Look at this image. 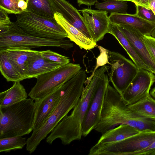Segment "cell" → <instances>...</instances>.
Listing matches in <instances>:
<instances>
[{
    "mask_svg": "<svg viewBox=\"0 0 155 155\" xmlns=\"http://www.w3.org/2000/svg\"></svg>",
    "mask_w": 155,
    "mask_h": 155,
    "instance_id": "bcb514c9",
    "label": "cell"
},
{
    "mask_svg": "<svg viewBox=\"0 0 155 155\" xmlns=\"http://www.w3.org/2000/svg\"><path fill=\"white\" fill-rule=\"evenodd\" d=\"M82 14L86 25L93 40H102L108 33L110 21L107 13L104 11L84 8L79 10Z\"/></svg>",
    "mask_w": 155,
    "mask_h": 155,
    "instance_id": "7c38bea8",
    "label": "cell"
},
{
    "mask_svg": "<svg viewBox=\"0 0 155 155\" xmlns=\"http://www.w3.org/2000/svg\"><path fill=\"white\" fill-rule=\"evenodd\" d=\"M16 17V23L31 35L58 39L68 38L67 33L55 18L44 17L26 10Z\"/></svg>",
    "mask_w": 155,
    "mask_h": 155,
    "instance_id": "52a82bcc",
    "label": "cell"
},
{
    "mask_svg": "<svg viewBox=\"0 0 155 155\" xmlns=\"http://www.w3.org/2000/svg\"><path fill=\"white\" fill-rule=\"evenodd\" d=\"M27 93L20 81L14 82L10 88L0 93V108L8 107L27 99Z\"/></svg>",
    "mask_w": 155,
    "mask_h": 155,
    "instance_id": "7402d4cb",
    "label": "cell"
},
{
    "mask_svg": "<svg viewBox=\"0 0 155 155\" xmlns=\"http://www.w3.org/2000/svg\"><path fill=\"white\" fill-rule=\"evenodd\" d=\"M155 141V130H146L123 140L89 151V155H133Z\"/></svg>",
    "mask_w": 155,
    "mask_h": 155,
    "instance_id": "ba28073f",
    "label": "cell"
},
{
    "mask_svg": "<svg viewBox=\"0 0 155 155\" xmlns=\"http://www.w3.org/2000/svg\"><path fill=\"white\" fill-rule=\"evenodd\" d=\"M63 85L51 94L35 101V114L33 131L44 124L59 102L63 93Z\"/></svg>",
    "mask_w": 155,
    "mask_h": 155,
    "instance_id": "4fadbf2b",
    "label": "cell"
},
{
    "mask_svg": "<svg viewBox=\"0 0 155 155\" xmlns=\"http://www.w3.org/2000/svg\"><path fill=\"white\" fill-rule=\"evenodd\" d=\"M150 0H134L132 1L135 5H139L149 8Z\"/></svg>",
    "mask_w": 155,
    "mask_h": 155,
    "instance_id": "d590c367",
    "label": "cell"
},
{
    "mask_svg": "<svg viewBox=\"0 0 155 155\" xmlns=\"http://www.w3.org/2000/svg\"><path fill=\"white\" fill-rule=\"evenodd\" d=\"M98 48L100 54L96 58V65L91 74L90 77L86 78L84 82L85 84L90 82L95 72L99 67L103 66L107 64H110L108 54L109 51L101 46H98Z\"/></svg>",
    "mask_w": 155,
    "mask_h": 155,
    "instance_id": "83f0119b",
    "label": "cell"
},
{
    "mask_svg": "<svg viewBox=\"0 0 155 155\" xmlns=\"http://www.w3.org/2000/svg\"><path fill=\"white\" fill-rule=\"evenodd\" d=\"M108 54L109 81L120 95L135 76L138 69L134 63L118 52L109 51Z\"/></svg>",
    "mask_w": 155,
    "mask_h": 155,
    "instance_id": "9c48e42d",
    "label": "cell"
},
{
    "mask_svg": "<svg viewBox=\"0 0 155 155\" xmlns=\"http://www.w3.org/2000/svg\"><path fill=\"white\" fill-rule=\"evenodd\" d=\"M150 155H155V149L153 150Z\"/></svg>",
    "mask_w": 155,
    "mask_h": 155,
    "instance_id": "60d3db41",
    "label": "cell"
},
{
    "mask_svg": "<svg viewBox=\"0 0 155 155\" xmlns=\"http://www.w3.org/2000/svg\"><path fill=\"white\" fill-rule=\"evenodd\" d=\"M28 6V3L25 0H20L18 3V7L23 11L26 10Z\"/></svg>",
    "mask_w": 155,
    "mask_h": 155,
    "instance_id": "8d00e7d4",
    "label": "cell"
},
{
    "mask_svg": "<svg viewBox=\"0 0 155 155\" xmlns=\"http://www.w3.org/2000/svg\"><path fill=\"white\" fill-rule=\"evenodd\" d=\"M143 39L148 51L155 60V38L150 35H143Z\"/></svg>",
    "mask_w": 155,
    "mask_h": 155,
    "instance_id": "1f68e13d",
    "label": "cell"
},
{
    "mask_svg": "<svg viewBox=\"0 0 155 155\" xmlns=\"http://www.w3.org/2000/svg\"><path fill=\"white\" fill-rule=\"evenodd\" d=\"M109 69V66L104 65L96 71L90 82L85 84L81 97L71 114L65 116L47 137V143L51 144L59 138L62 144L67 145L81 139L82 123L98 83Z\"/></svg>",
    "mask_w": 155,
    "mask_h": 155,
    "instance_id": "6da1fadb",
    "label": "cell"
},
{
    "mask_svg": "<svg viewBox=\"0 0 155 155\" xmlns=\"http://www.w3.org/2000/svg\"><path fill=\"white\" fill-rule=\"evenodd\" d=\"M54 18L58 23L64 30L70 41L74 42L81 49L89 50L94 48L97 43L90 39L76 28L69 23L58 12L54 14Z\"/></svg>",
    "mask_w": 155,
    "mask_h": 155,
    "instance_id": "ac0fdd59",
    "label": "cell"
},
{
    "mask_svg": "<svg viewBox=\"0 0 155 155\" xmlns=\"http://www.w3.org/2000/svg\"><path fill=\"white\" fill-rule=\"evenodd\" d=\"M108 17L110 23L118 25H124L131 26L144 35H150L155 27V23L144 20L135 14L111 13Z\"/></svg>",
    "mask_w": 155,
    "mask_h": 155,
    "instance_id": "2e32d148",
    "label": "cell"
},
{
    "mask_svg": "<svg viewBox=\"0 0 155 155\" xmlns=\"http://www.w3.org/2000/svg\"><path fill=\"white\" fill-rule=\"evenodd\" d=\"M86 77L85 71L81 69L63 85L62 94L57 105L43 126L38 130L33 131L27 139L26 150L30 153L35 151L41 141L75 107L81 95Z\"/></svg>",
    "mask_w": 155,
    "mask_h": 155,
    "instance_id": "7a4b0ae2",
    "label": "cell"
},
{
    "mask_svg": "<svg viewBox=\"0 0 155 155\" xmlns=\"http://www.w3.org/2000/svg\"><path fill=\"white\" fill-rule=\"evenodd\" d=\"M98 0H77L78 5H84L88 6H91L95 4Z\"/></svg>",
    "mask_w": 155,
    "mask_h": 155,
    "instance_id": "e575fe53",
    "label": "cell"
},
{
    "mask_svg": "<svg viewBox=\"0 0 155 155\" xmlns=\"http://www.w3.org/2000/svg\"><path fill=\"white\" fill-rule=\"evenodd\" d=\"M71 41L44 38L34 36L24 31L15 22H11L0 31V51L10 48L29 49L44 47H58L65 50L72 48Z\"/></svg>",
    "mask_w": 155,
    "mask_h": 155,
    "instance_id": "5b68a950",
    "label": "cell"
},
{
    "mask_svg": "<svg viewBox=\"0 0 155 155\" xmlns=\"http://www.w3.org/2000/svg\"><path fill=\"white\" fill-rule=\"evenodd\" d=\"M42 57L36 51L31 56L28 62V67L25 79L36 78L38 76L62 66Z\"/></svg>",
    "mask_w": 155,
    "mask_h": 155,
    "instance_id": "d6986e66",
    "label": "cell"
},
{
    "mask_svg": "<svg viewBox=\"0 0 155 155\" xmlns=\"http://www.w3.org/2000/svg\"><path fill=\"white\" fill-rule=\"evenodd\" d=\"M132 110L146 117L155 119V99L149 95L132 104L128 105Z\"/></svg>",
    "mask_w": 155,
    "mask_h": 155,
    "instance_id": "d4e9b609",
    "label": "cell"
},
{
    "mask_svg": "<svg viewBox=\"0 0 155 155\" xmlns=\"http://www.w3.org/2000/svg\"><path fill=\"white\" fill-rule=\"evenodd\" d=\"M119 0L120 1H130L132 2L134 0Z\"/></svg>",
    "mask_w": 155,
    "mask_h": 155,
    "instance_id": "b9f144b4",
    "label": "cell"
},
{
    "mask_svg": "<svg viewBox=\"0 0 155 155\" xmlns=\"http://www.w3.org/2000/svg\"><path fill=\"white\" fill-rule=\"evenodd\" d=\"M108 76L104 73L95 89L82 124V135L87 136L99 122L107 87L109 84Z\"/></svg>",
    "mask_w": 155,
    "mask_h": 155,
    "instance_id": "30bf717a",
    "label": "cell"
},
{
    "mask_svg": "<svg viewBox=\"0 0 155 155\" xmlns=\"http://www.w3.org/2000/svg\"><path fill=\"white\" fill-rule=\"evenodd\" d=\"M108 33L112 35L117 39L138 69H145L153 73L150 68L137 54L129 41L120 30L117 25L110 22Z\"/></svg>",
    "mask_w": 155,
    "mask_h": 155,
    "instance_id": "44dd1931",
    "label": "cell"
},
{
    "mask_svg": "<svg viewBox=\"0 0 155 155\" xmlns=\"http://www.w3.org/2000/svg\"><path fill=\"white\" fill-rule=\"evenodd\" d=\"M155 149V141L146 148L134 153L133 155H150Z\"/></svg>",
    "mask_w": 155,
    "mask_h": 155,
    "instance_id": "d6a6232c",
    "label": "cell"
},
{
    "mask_svg": "<svg viewBox=\"0 0 155 155\" xmlns=\"http://www.w3.org/2000/svg\"><path fill=\"white\" fill-rule=\"evenodd\" d=\"M36 51L22 48H10L0 51L4 54L17 68L25 79L29 58Z\"/></svg>",
    "mask_w": 155,
    "mask_h": 155,
    "instance_id": "ffe728a7",
    "label": "cell"
},
{
    "mask_svg": "<svg viewBox=\"0 0 155 155\" xmlns=\"http://www.w3.org/2000/svg\"><path fill=\"white\" fill-rule=\"evenodd\" d=\"M118 26L137 54L155 75V60L146 46L143 39L144 35L131 26L124 25Z\"/></svg>",
    "mask_w": 155,
    "mask_h": 155,
    "instance_id": "9a60e30c",
    "label": "cell"
},
{
    "mask_svg": "<svg viewBox=\"0 0 155 155\" xmlns=\"http://www.w3.org/2000/svg\"><path fill=\"white\" fill-rule=\"evenodd\" d=\"M140 132L129 125H120L102 134L97 142L89 151H93L121 141Z\"/></svg>",
    "mask_w": 155,
    "mask_h": 155,
    "instance_id": "e0dca14e",
    "label": "cell"
},
{
    "mask_svg": "<svg viewBox=\"0 0 155 155\" xmlns=\"http://www.w3.org/2000/svg\"><path fill=\"white\" fill-rule=\"evenodd\" d=\"M0 70L8 82L20 81L24 80L16 67L3 53L0 52Z\"/></svg>",
    "mask_w": 155,
    "mask_h": 155,
    "instance_id": "603a6c76",
    "label": "cell"
},
{
    "mask_svg": "<svg viewBox=\"0 0 155 155\" xmlns=\"http://www.w3.org/2000/svg\"><path fill=\"white\" fill-rule=\"evenodd\" d=\"M149 8L151 10L155 15V0H150Z\"/></svg>",
    "mask_w": 155,
    "mask_h": 155,
    "instance_id": "74e56055",
    "label": "cell"
},
{
    "mask_svg": "<svg viewBox=\"0 0 155 155\" xmlns=\"http://www.w3.org/2000/svg\"><path fill=\"white\" fill-rule=\"evenodd\" d=\"M25 0L26 1V2H27L28 3V0Z\"/></svg>",
    "mask_w": 155,
    "mask_h": 155,
    "instance_id": "ee69618b",
    "label": "cell"
},
{
    "mask_svg": "<svg viewBox=\"0 0 155 155\" xmlns=\"http://www.w3.org/2000/svg\"><path fill=\"white\" fill-rule=\"evenodd\" d=\"M14 2H15L16 3L18 4V1L20 0H13Z\"/></svg>",
    "mask_w": 155,
    "mask_h": 155,
    "instance_id": "7bdbcfd3",
    "label": "cell"
},
{
    "mask_svg": "<svg viewBox=\"0 0 155 155\" xmlns=\"http://www.w3.org/2000/svg\"><path fill=\"white\" fill-rule=\"evenodd\" d=\"M150 118L130 109L117 91L109 84L106 89L100 120L94 129L104 134L121 124L131 126L140 131L149 127Z\"/></svg>",
    "mask_w": 155,
    "mask_h": 155,
    "instance_id": "3957f363",
    "label": "cell"
},
{
    "mask_svg": "<svg viewBox=\"0 0 155 155\" xmlns=\"http://www.w3.org/2000/svg\"><path fill=\"white\" fill-rule=\"evenodd\" d=\"M150 93L152 97L155 99V87L150 91Z\"/></svg>",
    "mask_w": 155,
    "mask_h": 155,
    "instance_id": "f35d334b",
    "label": "cell"
},
{
    "mask_svg": "<svg viewBox=\"0 0 155 155\" xmlns=\"http://www.w3.org/2000/svg\"><path fill=\"white\" fill-rule=\"evenodd\" d=\"M8 14L5 11L0 8V25L8 24L11 22Z\"/></svg>",
    "mask_w": 155,
    "mask_h": 155,
    "instance_id": "836d02e7",
    "label": "cell"
},
{
    "mask_svg": "<svg viewBox=\"0 0 155 155\" xmlns=\"http://www.w3.org/2000/svg\"><path fill=\"white\" fill-rule=\"evenodd\" d=\"M155 82V75L152 72L143 69L137 73L126 89L120 95L127 105L132 104L150 94L151 86Z\"/></svg>",
    "mask_w": 155,
    "mask_h": 155,
    "instance_id": "8fae6325",
    "label": "cell"
},
{
    "mask_svg": "<svg viewBox=\"0 0 155 155\" xmlns=\"http://www.w3.org/2000/svg\"><path fill=\"white\" fill-rule=\"evenodd\" d=\"M136 6L137 15L146 20L155 23V15L151 9L139 5Z\"/></svg>",
    "mask_w": 155,
    "mask_h": 155,
    "instance_id": "4dcf8cb0",
    "label": "cell"
},
{
    "mask_svg": "<svg viewBox=\"0 0 155 155\" xmlns=\"http://www.w3.org/2000/svg\"><path fill=\"white\" fill-rule=\"evenodd\" d=\"M0 8L8 14L18 15L24 11L18 7V4L13 0H0Z\"/></svg>",
    "mask_w": 155,
    "mask_h": 155,
    "instance_id": "f546056e",
    "label": "cell"
},
{
    "mask_svg": "<svg viewBox=\"0 0 155 155\" xmlns=\"http://www.w3.org/2000/svg\"><path fill=\"white\" fill-rule=\"evenodd\" d=\"M34 100L27 98L12 105L0 108V138L23 136L33 130Z\"/></svg>",
    "mask_w": 155,
    "mask_h": 155,
    "instance_id": "277c9868",
    "label": "cell"
},
{
    "mask_svg": "<svg viewBox=\"0 0 155 155\" xmlns=\"http://www.w3.org/2000/svg\"><path fill=\"white\" fill-rule=\"evenodd\" d=\"M50 1L55 13L58 12L61 14L69 23L88 38L94 41L87 27L83 17L79 10L65 0Z\"/></svg>",
    "mask_w": 155,
    "mask_h": 155,
    "instance_id": "5bb4252c",
    "label": "cell"
},
{
    "mask_svg": "<svg viewBox=\"0 0 155 155\" xmlns=\"http://www.w3.org/2000/svg\"><path fill=\"white\" fill-rule=\"evenodd\" d=\"M102 0V1H106L107 0Z\"/></svg>",
    "mask_w": 155,
    "mask_h": 155,
    "instance_id": "f6af8a7d",
    "label": "cell"
},
{
    "mask_svg": "<svg viewBox=\"0 0 155 155\" xmlns=\"http://www.w3.org/2000/svg\"><path fill=\"white\" fill-rule=\"evenodd\" d=\"M26 11L38 15L54 18V12L50 0H28Z\"/></svg>",
    "mask_w": 155,
    "mask_h": 155,
    "instance_id": "cb8c5ba5",
    "label": "cell"
},
{
    "mask_svg": "<svg viewBox=\"0 0 155 155\" xmlns=\"http://www.w3.org/2000/svg\"><path fill=\"white\" fill-rule=\"evenodd\" d=\"M26 143V138L22 136L0 138V152H9L12 150L22 149Z\"/></svg>",
    "mask_w": 155,
    "mask_h": 155,
    "instance_id": "484cf974",
    "label": "cell"
},
{
    "mask_svg": "<svg viewBox=\"0 0 155 155\" xmlns=\"http://www.w3.org/2000/svg\"><path fill=\"white\" fill-rule=\"evenodd\" d=\"M95 8L104 11L107 13H127L128 5L126 1L117 0H107L101 2H97Z\"/></svg>",
    "mask_w": 155,
    "mask_h": 155,
    "instance_id": "4316f807",
    "label": "cell"
},
{
    "mask_svg": "<svg viewBox=\"0 0 155 155\" xmlns=\"http://www.w3.org/2000/svg\"><path fill=\"white\" fill-rule=\"evenodd\" d=\"M81 69L78 64L69 63L41 75L28 96L35 101L51 94L75 76Z\"/></svg>",
    "mask_w": 155,
    "mask_h": 155,
    "instance_id": "8992f818",
    "label": "cell"
},
{
    "mask_svg": "<svg viewBox=\"0 0 155 155\" xmlns=\"http://www.w3.org/2000/svg\"><path fill=\"white\" fill-rule=\"evenodd\" d=\"M39 54L43 58L64 65L70 63V60L66 56L60 54L50 50L38 51Z\"/></svg>",
    "mask_w": 155,
    "mask_h": 155,
    "instance_id": "f1b7e54d",
    "label": "cell"
},
{
    "mask_svg": "<svg viewBox=\"0 0 155 155\" xmlns=\"http://www.w3.org/2000/svg\"><path fill=\"white\" fill-rule=\"evenodd\" d=\"M150 36L155 38V27L152 30Z\"/></svg>",
    "mask_w": 155,
    "mask_h": 155,
    "instance_id": "ab89813d",
    "label": "cell"
}]
</instances>
